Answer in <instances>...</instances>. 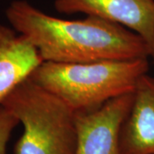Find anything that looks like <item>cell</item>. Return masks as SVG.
Wrapping results in <instances>:
<instances>
[{"mask_svg":"<svg viewBox=\"0 0 154 154\" xmlns=\"http://www.w3.org/2000/svg\"><path fill=\"white\" fill-rule=\"evenodd\" d=\"M5 16L11 28L36 48L43 62L84 63L151 58L148 46L139 34L99 17L58 18L25 0L12 1Z\"/></svg>","mask_w":154,"mask_h":154,"instance_id":"6da1fadb","label":"cell"},{"mask_svg":"<svg viewBox=\"0 0 154 154\" xmlns=\"http://www.w3.org/2000/svg\"><path fill=\"white\" fill-rule=\"evenodd\" d=\"M148 70L149 58L84 63L42 62L28 78L64 101L75 112H88L133 93L139 79Z\"/></svg>","mask_w":154,"mask_h":154,"instance_id":"7a4b0ae2","label":"cell"},{"mask_svg":"<svg viewBox=\"0 0 154 154\" xmlns=\"http://www.w3.org/2000/svg\"><path fill=\"white\" fill-rule=\"evenodd\" d=\"M4 106L17 116L24 132L14 154H75V112L64 101L29 78L4 99Z\"/></svg>","mask_w":154,"mask_h":154,"instance_id":"3957f363","label":"cell"},{"mask_svg":"<svg viewBox=\"0 0 154 154\" xmlns=\"http://www.w3.org/2000/svg\"><path fill=\"white\" fill-rule=\"evenodd\" d=\"M57 12L84 14L122 25L139 34L154 63V0H55Z\"/></svg>","mask_w":154,"mask_h":154,"instance_id":"277c9868","label":"cell"},{"mask_svg":"<svg viewBox=\"0 0 154 154\" xmlns=\"http://www.w3.org/2000/svg\"><path fill=\"white\" fill-rule=\"evenodd\" d=\"M133 97L134 92L110 99L93 111L75 112V154H121L119 133Z\"/></svg>","mask_w":154,"mask_h":154,"instance_id":"5b68a950","label":"cell"},{"mask_svg":"<svg viewBox=\"0 0 154 154\" xmlns=\"http://www.w3.org/2000/svg\"><path fill=\"white\" fill-rule=\"evenodd\" d=\"M121 154H154V77L138 81L130 110L119 133Z\"/></svg>","mask_w":154,"mask_h":154,"instance_id":"8992f818","label":"cell"},{"mask_svg":"<svg viewBox=\"0 0 154 154\" xmlns=\"http://www.w3.org/2000/svg\"><path fill=\"white\" fill-rule=\"evenodd\" d=\"M42 62L38 51L27 38L0 23V105Z\"/></svg>","mask_w":154,"mask_h":154,"instance_id":"52a82bcc","label":"cell"},{"mask_svg":"<svg viewBox=\"0 0 154 154\" xmlns=\"http://www.w3.org/2000/svg\"><path fill=\"white\" fill-rule=\"evenodd\" d=\"M19 123L16 116L0 105V154H6V146L11 133Z\"/></svg>","mask_w":154,"mask_h":154,"instance_id":"ba28073f","label":"cell"}]
</instances>
